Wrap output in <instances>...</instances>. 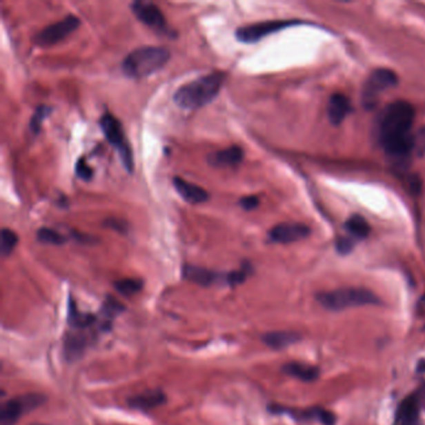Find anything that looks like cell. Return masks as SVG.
<instances>
[{
	"label": "cell",
	"mask_w": 425,
	"mask_h": 425,
	"mask_svg": "<svg viewBox=\"0 0 425 425\" xmlns=\"http://www.w3.org/2000/svg\"><path fill=\"white\" fill-rule=\"evenodd\" d=\"M170 52L164 46H141L130 52L123 59V71L125 75L141 79L154 74L168 64Z\"/></svg>",
	"instance_id": "cell-3"
},
{
	"label": "cell",
	"mask_w": 425,
	"mask_h": 425,
	"mask_svg": "<svg viewBox=\"0 0 425 425\" xmlns=\"http://www.w3.org/2000/svg\"><path fill=\"white\" fill-rule=\"evenodd\" d=\"M115 290L121 293L123 296H134L137 292H140L142 288V282L140 279L135 278H125V279H119L116 281Z\"/></svg>",
	"instance_id": "cell-24"
},
{
	"label": "cell",
	"mask_w": 425,
	"mask_h": 425,
	"mask_svg": "<svg viewBox=\"0 0 425 425\" xmlns=\"http://www.w3.org/2000/svg\"><path fill=\"white\" fill-rule=\"evenodd\" d=\"M80 24V20L75 15H68L64 19L46 26L41 32L35 35V43L41 46H54L60 40L66 38L69 34L74 32Z\"/></svg>",
	"instance_id": "cell-9"
},
{
	"label": "cell",
	"mask_w": 425,
	"mask_h": 425,
	"mask_svg": "<svg viewBox=\"0 0 425 425\" xmlns=\"http://www.w3.org/2000/svg\"><path fill=\"white\" fill-rule=\"evenodd\" d=\"M88 346V341L84 335L70 333L65 339V355L69 361H75L84 353L85 348Z\"/></svg>",
	"instance_id": "cell-20"
},
{
	"label": "cell",
	"mask_w": 425,
	"mask_h": 425,
	"mask_svg": "<svg viewBox=\"0 0 425 425\" xmlns=\"http://www.w3.org/2000/svg\"><path fill=\"white\" fill-rule=\"evenodd\" d=\"M250 275V266H244L241 270H233L227 273V284L228 286H237L245 282L246 278Z\"/></svg>",
	"instance_id": "cell-27"
},
{
	"label": "cell",
	"mask_w": 425,
	"mask_h": 425,
	"mask_svg": "<svg viewBox=\"0 0 425 425\" xmlns=\"http://www.w3.org/2000/svg\"><path fill=\"white\" fill-rule=\"evenodd\" d=\"M258 204H259V200H258L257 196H246L239 201V205L244 207L246 211L255 210L258 206Z\"/></svg>",
	"instance_id": "cell-31"
},
{
	"label": "cell",
	"mask_w": 425,
	"mask_h": 425,
	"mask_svg": "<svg viewBox=\"0 0 425 425\" xmlns=\"http://www.w3.org/2000/svg\"><path fill=\"white\" fill-rule=\"evenodd\" d=\"M182 273H184V277L186 278L187 281L202 286V287H210V286L219 284V282L227 284V273L222 275L219 272L207 270V268L199 267V266L187 264L184 267Z\"/></svg>",
	"instance_id": "cell-12"
},
{
	"label": "cell",
	"mask_w": 425,
	"mask_h": 425,
	"mask_svg": "<svg viewBox=\"0 0 425 425\" xmlns=\"http://www.w3.org/2000/svg\"><path fill=\"white\" fill-rule=\"evenodd\" d=\"M296 24H298L297 21H288V20H268V21L248 24L241 26L236 30V38L242 43H256L273 32H279L282 29Z\"/></svg>",
	"instance_id": "cell-8"
},
{
	"label": "cell",
	"mask_w": 425,
	"mask_h": 425,
	"mask_svg": "<svg viewBox=\"0 0 425 425\" xmlns=\"http://www.w3.org/2000/svg\"><path fill=\"white\" fill-rule=\"evenodd\" d=\"M95 322H97V317L79 312L75 303L70 301V304H69V323H70L71 327L77 329L90 328L91 326Z\"/></svg>",
	"instance_id": "cell-21"
},
{
	"label": "cell",
	"mask_w": 425,
	"mask_h": 425,
	"mask_svg": "<svg viewBox=\"0 0 425 425\" xmlns=\"http://www.w3.org/2000/svg\"><path fill=\"white\" fill-rule=\"evenodd\" d=\"M174 186L181 197L188 204L196 205L208 200V193L202 187L187 182L181 177H175Z\"/></svg>",
	"instance_id": "cell-16"
},
{
	"label": "cell",
	"mask_w": 425,
	"mask_h": 425,
	"mask_svg": "<svg viewBox=\"0 0 425 425\" xmlns=\"http://www.w3.org/2000/svg\"><path fill=\"white\" fill-rule=\"evenodd\" d=\"M394 425H423L420 419V402L417 395H409L400 403Z\"/></svg>",
	"instance_id": "cell-13"
},
{
	"label": "cell",
	"mask_w": 425,
	"mask_h": 425,
	"mask_svg": "<svg viewBox=\"0 0 425 425\" xmlns=\"http://www.w3.org/2000/svg\"><path fill=\"white\" fill-rule=\"evenodd\" d=\"M37 239L39 242L46 244V245H63L66 241V237L61 233H59L52 228H46V227L39 228L37 232Z\"/></svg>",
	"instance_id": "cell-25"
},
{
	"label": "cell",
	"mask_w": 425,
	"mask_h": 425,
	"mask_svg": "<svg viewBox=\"0 0 425 425\" xmlns=\"http://www.w3.org/2000/svg\"><path fill=\"white\" fill-rule=\"evenodd\" d=\"M227 74L224 71H213L204 77L195 79L182 85L174 94V101L182 109L195 110L211 103L217 97Z\"/></svg>",
	"instance_id": "cell-2"
},
{
	"label": "cell",
	"mask_w": 425,
	"mask_h": 425,
	"mask_svg": "<svg viewBox=\"0 0 425 425\" xmlns=\"http://www.w3.org/2000/svg\"><path fill=\"white\" fill-rule=\"evenodd\" d=\"M131 10L135 14L136 18L145 26L152 28L156 32H168L166 20L161 9L154 3L137 0L131 4Z\"/></svg>",
	"instance_id": "cell-10"
},
{
	"label": "cell",
	"mask_w": 425,
	"mask_h": 425,
	"mask_svg": "<svg viewBox=\"0 0 425 425\" xmlns=\"http://www.w3.org/2000/svg\"><path fill=\"white\" fill-rule=\"evenodd\" d=\"M350 111H352L350 103L348 97H344L343 94H335L329 99L328 117L330 123L339 125L344 121V119L349 115Z\"/></svg>",
	"instance_id": "cell-17"
},
{
	"label": "cell",
	"mask_w": 425,
	"mask_h": 425,
	"mask_svg": "<svg viewBox=\"0 0 425 425\" xmlns=\"http://www.w3.org/2000/svg\"><path fill=\"white\" fill-rule=\"evenodd\" d=\"M414 115V108L406 101L388 105L380 115V142L394 159L406 157L414 150V136L411 134Z\"/></svg>",
	"instance_id": "cell-1"
},
{
	"label": "cell",
	"mask_w": 425,
	"mask_h": 425,
	"mask_svg": "<svg viewBox=\"0 0 425 425\" xmlns=\"http://www.w3.org/2000/svg\"><path fill=\"white\" fill-rule=\"evenodd\" d=\"M99 123H100V128L103 130V135L108 139V141L117 150L125 168L129 172H132V170H134V156H132V151L130 148L121 123L116 119L115 116L110 114L109 111H106L100 117Z\"/></svg>",
	"instance_id": "cell-5"
},
{
	"label": "cell",
	"mask_w": 425,
	"mask_h": 425,
	"mask_svg": "<svg viewBox=\"0 0 425 425\" xmlns=\"http://www.w3.org/2000/svg\"><path fill=\"white\" fill-rule=\"evenodd\" d=\"M208 164L215 168H233L244 160V150L239 146H230L208 155Z\"/></svg>",
	"instance_id": "cell-15"
},
{
	"label": "cell",
	"mask_w": 425,
	"mask_h": 425,
	"mask_svg": "<svg viewBox=\"0 0 425 425\" xmlns=\"http://www.w3.org/2000/svg\"><path fill=\"white\" fill-rule=\"evenodd\" d=\"M398 83V77L394 71L389 69L374 70L366 81L363 88V105L367 109H373L378 103V97L383 91L393 88Z\"/></svg>",
	"instance_id": "cell-7"
},
{
	"label": "cell",
	"mask_w": 425,
	"mask_h": 425,
	"mask_svg": "<svg viewBox=\"0 0 425 425\" xmlns=\"http://www.w3.org/2000/svg\"><path fill=\"white\" fill-rule=\"evenodd\" d=\"M346 228L355 239H366L370 232V226L368 224L367 219L359 215H355L348 219L346 222Z\"/></svg>",
	"instance_id": "cell-22"
},
{
	"label": "cell",
	"mask_w": 425,
	"mask_h": 425,
	"mask_svg": "<svg viewBox=\"0 0 425 425\" xmlns=\"http://www.w3.org/2000/svg\"><path fill=\"white\" fill-rule=\"evenodd\" d=\"M166 395L160 391V389H154V391H148L141 394H137L135 397H131L128 400V404L130 408L139 409V411H152L157 406H162L166 403Z\"/></svg>",
	"instance_id": "cell-14"
},
{
	"label": "cell",
	"mask_w": 425,
	"mask_h": 425,
	"mask_svg": "<svg viewBox=\"0 0 425 425\" xmlns=\"http://www.w3.org/2000/svg\"><path fill=\"white\" fill-rule=\"evenodd\" d=\"M123 306L119 301H116L115 298L109 297L106 299V302L103 303V316L106 318H112L116 315H119L121 310H123Z\"/></svg>",
	"instance_id": "cell-28"
},
{
	"label": "cell",
	"mask_w": 425,
	"mask_h": 425,
	"mask_svg": "<svg viewBox=\"0 0 425 425\" xmlns=\"http://www.w3.org/2000/svg\"><path fill=\"white\" fill-rule=\"evenodd\" d=\"M284 373L302 382H313L319 377V369L303 363H288L284 367Z\"/></svg>",
	"instance_id": "cell-19"
},
{
	"label": "cell",
	"mask_w": 425,
	"mask_h": 425,
	"mask_svg": "<svg viewBox=\"0 0 425 425\" xmlns=\"http://www.w3.org/2000/svg\"><path fill=\"white\" fill-rule=\"evenodd\" d=\"M317 301L322 307L329 310H343L364 306H378L380 303L379 298L372 290L355 288V287H346V288L323 292L317 296Z\"/></svg>",
	"instance_id": "cell-4"
},
{
	"label": "cell",
	"mask_w": 425,
	"mask_h": 425,
	"mask_svg": "<svg viewBox=\"0 0 425 425\" xmlns=\"http://www.w3.org/2000/svg\"><path fill=\"white\" fill-rule=\"evenodd\" d=\"M34 425H46V424H34Z\"/></svg>",
	"instance_id": "cell-36"
},
{
	"label": "cell",
	"mask_w": 425,
	"mask_h": 425,
	"mask_svg": "<svg viewBox=\"0 0 425 425\" xmlns=\"http://www.w3.org/2000/svg\"><path fill=\"white\" fill-rule=\"evenodd\" d=\"M309 235V228L298 222H284L275 226L270 233L268 239L275 244H292L306 239Z\"/></svg>",
	"instance_id": "cell-11"
},
{
	"label": "cell",
	"mask_w": 425,
	"mask_h": 425,
	"mask_svg": "<svg viewBox=\"0 0 425 425\" xmlns=\"http://www.w3.org/2000/svg\"><path fill=\"white\" fill-rule=\"evenodd\" d=\"M337 248L342 253H347V252L350 251L353 248V242L350 239H339L338 242H337Z\"/></svg>",
	"instance_id": "cell-33"
},
{
	"label": "cell",
	"mask_w": 425,
	"mask_h": 425,
	"mask_svg": "<svg viewBox=\"0 0 425 425\" xmlns=\"http://www.w3.org/2000/svg\"><path fill=\"white\" fill-rule=\"evenodd\" d=\"M46 397L41 394H26L8 400L0 409V425H14L26 413L43 406Z\"/></svg>",
	"instance_id": "cell-6"
},
{
	"label": "cell",
	"mask_w": 425,
	"mask_h": 425,
	"mask_svg": "<svg viewBox=\"0 0 425 425\" xmlns=\"http://www.w3.org/2000/svg\"><path fill=\"white\" fill-rule=\"evenodd\" d=\"M417 313L420 316H425V295L417 303Z\"/></svg>",
	"instance_id": "cell-34"
},
{
	"label": "cell",
	"mask_w": 425,
	"mask_h": 425,
	"mask_svg": "<svg viewBox=\"0 0 425 425\" xmlns=\"http://www.w3.org/2000/svg\"><path fill=\"white\" fill-rule=\"evenodd\" d=\"M105 225L108 226V227H111V228H115L116 231L119 232H126V228H128V225L123 221H120V219H108L105 222Z\"/></svg>",
	"instance_id": "cell-32"
},
{
	"label": "cell",
	"mask_w": 425,
	"mask_h": 425,
	"mask_svg": "<svg viewBox=\"0 0 425 425\" xmlns=\"http://www.w3.org/2000/svg\"><path fill=\"white\" fill-rule=\"evenodd\" d=\"M50 111H52V109L46 105H40V106H38V109L35 110L34 115L32 116V120H30V125H29L32 134H38L44 119L50 114Z\"/></svg>",
	"instance_id": "cell-26"
},
{
	"label": "cell",
	"mask_w": 425,
	"mask_h": 425,
	"mask_svg": "<svg viewBox=\"0 0 425 425\" xmlns=\"http://www.w3.org/2000/svg\"><path fill=\"white\" fill-rule=\"evenodd\" d=\"M417 372L418 373H425V359H422V361L419 362Z\"/></svg>",
	"instance_id": "cell-35"
},
{
	"label": "cell",
	"mask_w": 425,
	"mask_h": 425,
	"mask_svg": "<svg viewBox=\"0 0 425 425\" xmlns=\"http://www.w3.org/2000/svg\"><path fill=\"white\" fill-rule=\"evenodd\" d=\"M414 150H417L419 155H425V128L414 136Z\"/></svg>",
	"instance_id": "cell-30"
},
{
	"label": "cell",
	"mask_w": 425,
	"mask_h": 425,
	"mask_svg": "<svg viewBox=\"0 0 425 425\" xmlns=\"http://www.w3.org/2000/svg\"><path fill=\"white\" fill-rule=\"evenodd\" d=\"M19 237L18 235L9 228H3L0 235V252L3 257H7L13 252L15 246L18 245Z\"/></svg>",
	"instance_id": "cell-23"
},
{
	"label": "cell",
	"mask_w": 425,
	"mask_h": 425,
	"mask_svg": "<svg viewBox=\"0 0 425 425\" xmlns=\"http://www.w3.org/2000/svg\"><path fill=\"white\" fill-rule=\"evenodd\" d=\"M75 174L79 179L84 181H89L92 177V170L88 165V162L85 161L84 157L77 160V165H75Z\"/></svg>",
	"instance_id": "cell-29"
},
{
	"label": "cell",
	"mask_w": 425,
	"mask_h": 425,
	"mask_svg": "<svg viewBox=\"0 0 425 425\" xmlns=\"http://www.w3.org/2000/svg\"><path fill=\"white\" fill-rule=\"evenodd\" d=\"M266 346L273 348V349H284L296 344L297 342L301 341V337L295 332H287V330H278V332H270L266 333L262 338Z\"/></svg>",
	"instance_id": "cell-18"
}]
</instances>
